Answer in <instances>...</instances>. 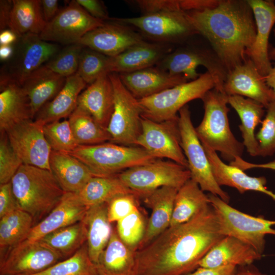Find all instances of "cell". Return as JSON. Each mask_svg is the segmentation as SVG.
I'll return each mask as SVG.
<instances>
[{
    "instance_id": "ab89813d",
    "label": "cell",
    "mask_w": 275,
    "mask_h": 275,
    "mask_svg": "<svg viewBox=\"0 0 275 275\" xmlns=\"http://www.w3.org/2000/svg\"><path fill=\"white\" fill-rule=\"evenodd\" d=\"M77 144L93 145L111 142L107 129L100 125L88 112L76 106L68 119Z\"/></svg>"
},
{
    "instance_id": "1f68e13d",
    "label": "cell",
    "mask_w": 275,
    "mask_h": 275,
    "mask_svg": "<svg viewBox=\"0 0 275 275\" xmlns=\"http://www.w3.org/2000/svg\"><path fill=\"white\" fill-rule=\"evenodd\" d=\"M0 131L34 120L28 95L22 86L10 82L0 86Z\"/></svg>"
},
{
    "instance_id": "f6af8a7d",
    "label": "cell",
    "mask_w": 275,
    "mask_h": 275,
    "mask_svg": "<svg viewBox=\"0 0 275 275\" xmlns=\"http://www.w3.org/2000/svg\"><path fill=\"white\" fill-rule=\"evenodd\" d=\"M83 46L76 43L61 49L44 66L54 73L68 77L77 71Z\"/></svg>"
},
{
    "instance_id": "484cf974",
    "label": "cell",
    "mask_w": 275,
    "mask_h": 275,
    "mask_svg": "<svg viewBox=\"0 0 275 275\" xmlns=\"http://www.w3.org/2000/svg\"><path fill=\"white\" fill-rule=\"evenodd\" d=\"M114 92L109 73L100 76L80 94L77 106L88 112L107 128L113 112Z\"/></svg>"
},
{
    "instance_id": "44dd1931",
    "label": "cell",
    "mask_w": 275,
    "mask_h": 275,
    "mask_svg": "<svg viewBox=\"0 0 275 275\" xmlns=\"http://www.w3.org/2000/svg\"><path fill=\"white\" fill-rule=\"evenodd\" d=\"M118 74L123 85L138 99L189 81L183 75L171 74L156 66Z\"/></svg>"
},
{
    "instance_id": "bcb514c9",
    "label": "cell",
    "mask_w": 275,
    "mask_h": 275,
    "mask_svg": "<svg viewBox=\"0 0 275 275\" xmlns=\"http://www.w3.org/2000/svg\"><path fill=\"white\" fill-rule=\"evenodd\" d=\"M0 135V184L10 182L23 163L4 131Z\"/></svg>"
},
{
    "instance_id": "836d02e7",
    "label": "cell",
    "mask_w": 275,
    "mask_h": 275,
    "mask_svg": "<svg viewBox=\"0 0 275 275\" xmlns=\"http://www.w3.org/2000/svg\"><path fill=\"white\" fill-rule=\"evenodd\" d=\"M83 219L87 228L88 254L91 261L96 264L114 230L108 220L107 203L89 207Z\"/></svg>"
},
{
    "instance_id": "8fae6325",
    "label": "cell",
    "mask_w": 275,
    "mask_h": 275,
    "mask_svg": "<svg viewBox=\"0 0 275 275\" xmlns=\"http://www.w3.org/2000/svg\"><path fill=\"white\" fill-rule=\"evenodd\" d=\"M114 92V110L107 127L110 142L136 146L142 131V111L139 100L121 81L119 74L109 73Z\"/></svg>"
},
{
    "instance_id": "8d00e7d4",
    "label": "cell",
    "mask_w": 275,
    "mask_h": 275,
    "mask_svg": "<svg viewBox=\"0 0 275 275\" xmlns=\"http://www.w3.org/2000/svg\"><path fill=\"white\" fill-rule=\"evenodd\" d=\"M127 193H136L126 186L116 175L94 176L79 191L74 194L83 205L90 207L107 203L114 197Z\"/></svg>"
},
{
    "instance_id": "f35d334b",
    "label": "cell",
    "mask_w": 275,
    "mask_h": 275,
    "mask_svg": "<svg viewBox=\"0 0 275 275\" xmlns=\"http://www.w3.org/2000/svg\"><path fill=\"white\" fill-rule=\"evenodd\" d=\"M33 227L34 222L31 215L20 209L1 218V256L25 240Z\"/></svg>"
},
{
    "instance_id": "d4e9b609",
    "label": "cell",
    "mask_w": 275,
    "mask_h": 275,
    "mask_svg": "<svg viewBox=\"0 0 275 275\" xmlns=\"http://www.w3.org/2000/svg\"><path fill=\"white\" fill-rule=\"evenodd\" d=\"M209 159L213 176L220 186L225 185L236 188L239 193L255 191L266 194L275 200V193L267 189L265 177H251L244 171L225 163L216 152L202 145Z\"/></svg>"
},
{
    "instance_id": "e0dca14e",
    "label": "cell",
    "mask_w": 275,
    "mask_h": 275,
    "mask_svg": "<svg viewBox=\"0 0 275 275\" xmlns=\"http://www.w3.org/2000/svg\"><path fill=\"white\" fill-rule=\"evenodd\" d=\"M43 126L34 120H29L5 132L13 149L23 164L50 171L51 149L45 137Z\"/></svg>"
},
{
    "instance_id": "9f6ffc18",
    "label": "cell",
    "mask_w": 275,
    "mask_h": 275,
    "mask_svg": "<svg viewBox=\"0 0 275 275\" xmlns=\"http://www.w3.org/2000/svg\"><path fill=\"white\" fill-rule=\"evenodd\" d=\"M230 164L234 166L243 171L254 168L269 169L275 171V160L264 163H254L249 162L243 160L241 157H238L233 161L231 162Z\"/></svg>"
},
{
    "instance_id": "7a4b0ae2",
    "label": "cell",
    "mask_w": 275,
    "mask_h": 275,
    "mask_svg": "<svg viewBox=\"0 0 275 275\" xmlns=\"http://www.w3.org/2000/svg\"><path fill=\"white\" fill-rule=\"evenodd\" d=\"M186 13L193 27L208 40L228 72L245 62L246 52L256 35L254 15L247 1H220L213 8Z\"/></svg>"
},
{
    "instance_id": "30bf717a",
    "label": "cell",
    "mask_w": 275,
    "mask_h": 275,
    "mask_svg": "<svg viewBox=\"0 0 275 275\" xmlns=\"http://www.w3.org/2000/svg\"><path fill=\"white\" fill-rule=\"evenodd\" d=\"M117 176L141 198L146 194L164 186L179 189L191 178L187 168L170 160L161 159L132 167Z\"/></svg>"
},
{
    "instance_id": "b9f144b4",
    "label": "cell",
    "mask_w": 275,
    "mask_h": 275,
    "mask_svg": "<svg viewBox=\"0 0 275 275\" xmlns=\"http://www.w3.org/2000/svg\"><path fill=\"white\" fill-rule=\"evenodd\" d=\"M116 223V229L121 240L130 248L137 251L144 237L147 224L141 208Z\"/></svg>"
},
{
    "instance_id": "f907efd6",
    "label": "cell",
    "mask_w": 275,
    "mask_h": 275,
    "mask_svg": "<svg viewBox=\"0 0 275 275\" xmlns=\"http://www.w3.org/2000/svg\"><path fill=\"white\" fill-rule=\"evenodd\" d=\"M20 209L14 195L11 181L0 184V218Z\"/></svg>"
},
{
    "instance_id": "f5cc1de1",
    "label": "cell",
    "mask_w": 275,
    "mask_h": 275,
    "mask_svg": "<svg viewBox=\"0 0 275 275\" xmlns=\"http://www.w3.org/2000/svg\"><path fill=\"white\" fill-rule=\"evenodd\" d=\"M237 266L228 265L216 267H198L193 271L185 275H236Z\"/></svg>"
},
{
    "instance_id": "4316f807",
    "label": "cell",
    "mask_w": 275,
    "mask_h": 275,
    "mask_svg": "<svg viewBox=\"0 0 275 275\" xmlns=\"http://www.w3.org/2000/svg\"><path fill=\"white\" fill-rule=\"evenodd\" d=\"M261 257L262 255L249 244L233 236H225L201 260L199 267H243L251 265Z\"/></svg>"
},
{
    "instance_id": "7402d4cb",
    "label": "cell",
    "mask_w": 275,
    "mask_h": 275,
    "mask_svg": "<svg viewBox=\"0 0 275 275\" xmlns=\"http://www.w3.org/2000/svg\"><path fill=\"white\" fill-rule=\"evenodd\" d=\"M178 190L175 187L164 186L141 197L151 210V213L138 250L146 246L170 227Z\"/></svg>"
},
{
    "instance_id": "74e56055",
    "label": "cell",
    "mask_w": 275,
    "mask_h": 275,
    "mask_svg": "<svg viewBox=\"0 0 275 275\" xmlns=\"http://www.w3.org/2000/svg\"><path fill=\"white\" fill-rule=\"evenodd\" d=\"M87 240V228L82 219L52 232L38 241L59 253L64 260L74 255Z\"/></svg>"
},
{
    "instance_id": "2e32d148",
    "label": "cell",
    "mask_w": 275,
    "mask_h": 275,
    "mask_svg": "<svg viewBox=\"0 0 275 275\" xmlns=\"http://www.w3.org/2000/svg\"><path fill=\"white\" fill-rule=\"evenodd\" d=\"M63 257L39 241L24 240L0 257V275H31L40 272Z\"/></svg>"
},
{
    "instance_id": "816d5d0a",
    "label": "cell",
    "mask_w": 275,
    "mask_h": 275,
    "mask_svg": "<svg viewBox=\"0 0 275 275\" xmlns=\"http://www.w3.org/2000/svg\"><path fill=\"white\" fill-rule=\"evenodd\" d=\"M92 16L102 20L110 19L106 8L103 2L98 0H76Z\"/></svg>"
},
{
    "instance_id": "680465c9",
    "label": "cell",
    "mask_w": 275,
    "mask_h": 275,
    "mask_svg": "<svg viewBox=\"0 0 275 275\" xmlns=\"http://www.w3.org/2000/svg\"><path fill=\"white\" fill-rule=\"evenodd\" d=\"M18 36L11 30L6 29L1 32L0 44L12 45L17 40Z\"/></svg>"
},
{
    "instance_id": "7c38bea8",
    "label": "cell",
    "mask_w": 275,
    "mask_h": 275,
    "mask_svg": "<svg viewBox=\"0 0 275 275\" xmlns=\"http://www.w3.org/2000/svg\"><path fill=\"white\" fill-rule=\"evenodd\" d=\"M199 66L205 67L211 74L215 82L214 89L224 93V85L228 72L213 51L180 48L168 53L156 65L171 74L183 75L188 81L195 80L200 76L197 72Z\"/></svg>"
},
{
    "instance_id": "d590c367",
    "label": "cell",
    "mask_w": 275,
    "mask_h": 275,
    "mask_svg": "<svg viewBox=\"0 0 275 275\" xmlns=\"http://www.w3.org/2000/svg\"><path fill=\"white\" fill-rule=\"evenodd\" d=\"M47 23L44 19L40 0H13L9 28L17 36L40 35Z\"/></svg>"
},
{
    "instance_id": "db71d44e",
    "label": "cell",
    "mask_w": 275,
    "mask_h": 275,
    "mask_svg": "<svg viewBox=\"0 0 275 275\" xmlns=\"http://www.w3.org/2000/svg\"><path fill=\"white\" fill-rule=\"evenodd\" d=\"M219 2L216 0H180V6L184 12L200 11L215 7Z\"/></svg>"
},
{
    "instance_id": "6da1fadb",
    "label": "cell",
    "mask_w": 275,
    "mask_h": 275,
    "mask_svg": "<svg viewBox=\"0 0 275 275\" xmlns=\"http://www.w3.org/2000/svg\"><path fill=\"white\" fill-rule=\"evenodd\" d=\"M224 236L221 219L210 204L185 223L171 226L136 251L140 275H185L199 266Z\"/></svg>"
},
{
    "instance_id": "603a6c76",
    "label": "cell",
    "mask_w": 275,
    "mask_h": 275,
    "mask_svg": "<svg viewBox=\"0 0 275 275\" xmlns=\"http://www.w3.org/2000/svg\"><path fill=\"white\" fill-rule=\"evenodd\" d=\"M170 50L167 44L144 41L115 57H109L107 71L120 74L154 66Z\"/></svg>"
},
{
    "instance_id": "91938a15",
    "label": "cell",
    "mask_w": 275,
    "mask_h": 275,
    "mask_svg": "<svg viewBox=\"0 0 275 275\" xmlns=\"http://www.w3.org/2000/svg\"><path fill=\"white\" fill-rule=\"evenodd\" d=\"M13 53L12 45H3L0 46V59L4 62L8 60Z\"/></svg>"
},
{
    "instance_id": "5b68a950",
    "label": "cell",
    "mask_w": 275,
    "mask_h": 275,
    "mask_svg": "<svg viewBox=\"0 0 275 275\" xmlns=\"http://www.w3.org/2000/svg\"><path fill=\"white\" fill-rule=\"evenodd\" d=\"M90 170L94 176L110 177L156 159L143 148L110 142L80 145L69 153Z\"/></svg>"
},
{
    "instance_id": "681fc988",
    "label": "cell",
    "mask_w": 275,
    "mask_h": 275,
    "mask_svg": "<svg viewBox=\"0 0 275 275\" xmlns=\"http://www.w3.org/2000/svg\"><path fill=\"white\" fill-rule=\"evenodd\" d=\"M133 3L142 11L143 15L165 11H182L180 6V0H137Z\"/></svg>"
},
{
    "instance_id": "277c9868",
    "label": "cell",
    "mask_w": 275,
    "mask_h": 275,
    "mask_svg": "<svg viewBox=\"0 0 275 275\" xmlns=\"http://www.w3.org/2000/svg\"><path fill=\"white\" fill-rule=\"evenodd\" d=\"M228 97L225 93L215 89L204 95L201 99L204 105V116L195 130L202 145L219 152L222 157L230 163L241 157L245 147L231 130Z\"/></svg>"
},
{
    "instance_id": "4fadbf2b",
    "label": "cell",
    "mask_w": 275,
    "mask_h": 275,
    "mask_svg": "<svg viewBox=\"0 0 275 275\" xmlns=\"http://www.w3.org/2000/svg\"><path fill=\"white\" fill-rule=\"evenodd\" d=\"M113 19L138 28L145 36L157 43L179 42L198 34L190 23L186 12L183 11H165L136 17Z\"/></svg>"
},
{
    "instance_id": "f546056e",
    "label": "cell",
    "mask_w": 275,
    "mask_h": 275,
    "mask_svg": "<svg viewBox=\"0 0 275 275\" xmlns=\"http://www.w3.org/2000/svg\"><path fill=\"white\" fill-rule=\"evenodd\" d=\"M49 166L51 172L65 193L79 191L94 177L87 167L68 153L51 150Z\"/></svg>"
},
{
    "instance_id": "5bb4252c",
    "label": "cell",
    "mask_w": 275,
    "mask_h": 275,
    "mask_svg": "<svg viewBox=\"0 0 275 275\" xmlns=\"http://www.w3.org/2000/svg\"><path fill=\"white\" fill-rule=\"evenodd\" d=\"M136 146L143 148L155 158H168L188 169L187 161L181 146L178 116L162 122L142 116V131Z\"/></svg>"
},
{
    "instance_id": "11a10c76",
    "label": "cell",
    "mask_w": 275,
    "mask_h": 275,
    "mask_svg": "<svg viewBox=\"0 0 275 275\" xmlns=\"http://www.w3.org/2000/svg\"><path fill=\"white\" fill-rule=\"evenodd\" d=\"M58 3L57 0H41L42 12L46 23L52 20L59 12Z\"/></svg>"
},
{
    "instance_id": "6125c7cd",
    "label": "cell",
    "mask_w": 275,
    "mask_h": 275,
    "mask_svg": "<svg viewBox=\"0 0 275 275\" xmlns=\"http://www.w3.org/2000/svg\"><path fill=\"white\" fill-rule=\"evenodd\" d=\"M266 82L267 85L275 93V64L268 73L265 77Z\"/></svg>"
},
{
    "instance_id": "e575fe53",
    "label": "cell",
    "mask_w": 275,
    "mask_h": 275,
    "mask_svg": "<svg viewBox=\"0 0 275 275\" xmlns=\"http://www.w3.org/2000/svg\"><path fill=\"white\" fill-rule=\"evenodd\" d=\"M210 204L208 195L190 178L177 191L170 226L188 222Z\"/></svg>"
},
{
    "instance_id": "ee69618b",
    "label": "cell",
    "mask_w": 275,
    "mask_h": 275,
    "mask_svg": "<svg viewBox=\"0 0 275 275\" xmlns=\"http://www.w3.org/2000/svg\"><path fill=\"white\" fill-rule=\"evenodd\" d=\"M109 57L84 47L80 53L77 73L88 85L107 71Z\"/></svg>"
},
{
    "instance_id": "3957f363",
    "label": "cell",
    "mask_w": 275,
    "mask_h": 275,
    "mask_svg": "<svg viewBox=\"0 0 275 275\" xmlns=\"http://www.w3.org/2000/svg\"><path fill=\"white\" fill-rule=\"evenodd\" d=\"M11 183L19 208L31 215L34 226L59 204L65 194L51 171L29 164L21 165Z\"/></svg>"
},
{
    "instance_id": "7bdbcfd3",
    "label": "cell",
    "mask_w": 275,
    "mask_h": 275,
    "mask_svg": "<svg viewBox=\"0 0 275 275\" xmlns=\"http://www.w3.org/2000/svg\"><path fill=\"white\" fill-rule=\"evenodd\" d=\"M43 131L51 150L69 153L79 146L75 140L68 120L45 124Z\"/></svg>"
},
{
    "instance_id": "ffe728a7",
    "label": "cell",
    "mask_w": 275,
    "mask_h": 275,
    "mask_svg": "<svg viewBox=\"0 0 275 275\" xmlns=\"http://www.w3.org/2000/svg\"><path fill=\"white\" fill-rule=\"evenodd\" d=\"M254 15L256 35L254 42L246 52L260 74L266 77L272 66L268 52L269 37L275 24V3L271 1L248 0Z\"/></svg>"
},
{
    "instance_id": "60d3db41",
    "label": "cell",
    "mask_w": 275,
    "mask_h": 275,
    "mask_svg": "<svg viewBox=\"0 0 275 275\" xmlns=\"http://www.w3.org/2000/svg\"><path fill=\"white\" fill-rule=\"evenodd\" d=\"M31 275H99L96 264L90 259L87 243L72 256L46 269Z\"/></svg>"
},
{
    "instance_id": "9c48e42d",
    "label": "cell",
    "mask_w": 275,
    "mask_h": 275,
    "mask_svg": "<svg viewBox=\"0 0 275 275\" xmlns=\"http://www.w3.org/2000/svg\"><path fill=\"white\" fill-rule=\"evenodd\" d=\"M210 204L218 214L225 236L243 241L262 255L265 248V237L275 235V221L253 216L230 206L217 196L208 195Z\"/></svg>"
},
{
    "instance_id": "94428289",
    "label": "cell",
    "mask_w": 275,
    "mask_h": 275,
    "mask_svg": "<svg viewBox=\"0 0 275 275\" xmlns=\"http://www.w3.org/2000/svg\"><path fill=\"white\" fill-rule=\"evenodd\" d=\"M251 265L242 267V268L238 270L236 275H267Z\"/></svg>"
},
{
    "instance_id": "d6986e66",
    "label": "cell",
    "mask_w": 275,
    "mask_h": 275,
    "mask_svg": "<svg viewBox=\"0 0 275 275\" xmlns=\"http://www.w3.org/2000/svg\"><path fill=\"white\" fill-rule=\"evenodd\" d=\"M224 91L228 96L238 95L255 100L265 108L275 100V93L267 85L265 77L248 58L228 72Z\"/></svg>"
},
{
    "instance_id": "83f0119b",
    "label": "cell",
    "mask_w": 275,
    "mask_h": 275,
    "mask_svg": "<svg viewBox=\"0 0 275 275\" xmlns=\"http://www.w3.org/2000/svg\"><path fill=\"white\" fill-rule=\"evenodd\" d=\"M136 251L121 240L114 228L96 264L99 275H140Z\"/></svg>"
},
{
    "instance_id": "8992f818",
    "label": "cell",
    "mask_w": 275,
    "mask_h": 275,
    "mask_svg": "<svg viewBox=\"0 0 275 275\" xmlns=\"http://www.w3.org/2000/svg\"><path fill=\"white\" fill-rule=\"evenodd\" d=\"M214 88V79L207 71L195 80L138 99L142 116L156 122L176 119L178 116L177 113L188 102L201 99L208 91Z\"/></svg>"
},
{
    "instance_id": "4dcf8cb0",
    "label": "cell",
    "mask_w": 275,
    "mask_h": 275,
    "mask_svg": "<svg viewBox=\"0 0 275 275\" xmlns=\"http://www.w3.org/2000/svg\"><path fill=\"white\" fill-rule=\"evenodd\" d=\"M66 78L43 65L24 80L21 86L29 99L34 119L37 112L59 93Z\"/></svg>"
},
{
    "instance_id": "d6a6232c",
    "label": "cell",
    "mask_w": 275,
    "mask_h": 275,
    "mask_svg": "<svg viewBox=\"0 0 275 275\" xmlns=\"http://www.w3.org/2000/svg\"><path fill=\"white\" fill-rule=\"evenodd\" d=\"M228 104L235 110L241 120L239 128L244 147L251 156H259V143L255 130L262 122L265 108L255 100L238 95L228 96Z\"/></svg>"
},
{
    "instance_id": "6f0895ef",
    "label": "cell",
    "mask_w": 275,
    "mask_h": 275,
    "mask_svg": "<svg viewBox=\"0 0 275 275\" xmlns=\"http://www.w3.org/2000/svg\"><path fill=\"white\" fill-rule=\"evenodd\" d=\"M12 1H0V30L1 32L9 28V23Z\"/></svg>"
},
{
    "instance_id": "f1b7e54d",
    "label": "cell",
    "mask_w": 275,
    "mask_h": 275,
    "mask_svg": "<svg viewBox=\"0 0 275 275\" xmlns=\"http://www.w3.org/2000/svg\"><path fill=\"white\" fill-rule=\"evenodd\" d=\"M87 85L77 73L67 77L59 93L37 112L34 120L44 125L69 117L76 108L78 97Z\"/></svg>"
},
{
    "instance_id": "9a60e30c",
    "label": "cell",
    "mask_w": 275,
    "mask_h": 275,
    "mask_svg": "<svg viewBox=\"0 0 275 275\" xmlns=\"http://www.w3.org/2000/svg\"><path fill=\"white\" fill-rule=\"evenodd\" d=\"M104 22L92 16L73 0L47 23L39 36L44 41L67 46L77 43L87 33Z\"/></svg>"
},
{
    "instance_id": "cb8c5ba5",
    "label": "cell",
    "mask_w": 275,
    "mask_h": 275,
    "mask_svg": "<svg viewBox=\"0 0 275 275\" xmlns=\"http://www.w3.org/2000/svg\"><path fill=\"white\" fill-rule=\"evenodd\" d=\"M88 208L79 201L74 193H65L59 204L32 228L25 240L38 241L60 228L82 221Z\"/></svg>"
},
{
    "instance_id": "c3c4849f",
    "label": "cell",
    "mask_w": 275,
    "mask_h": 275,
    "mask_svg": "<svg viewBox=\"0 0 275 275\" xmlns=\"http://www.w3.org/2000/svg\"><path fill=\"white\" fill-rule=\"evenodd\" d=\"M139 195L127 193L118 195L107 203V214L111 223L118 222L140 208Z\"/></svg>"
},
{
    "instance_id": "ac0fdd59",
    "label": "cell",
    "mask_w": 275,
    "mask_h": 275,
    "mask_svg": "<svg viewBox=\"0 0 275 275\" xmlns=\"http://www.w3.org/2000/svg\"><path fill=\"white\" fill-rule=\"evenodd\" d=\"M87 33L77 43L84 47L114 57L145 40L126 24L113 18Z\"/></svg>"
},
{
    "instance_id": "ba28073f",
    "label": "cell",
    "mask_w": 275,
    "mask_h": 275,
    "mask_svg": "<svg viewBox=\"0 0 275 275\" xmlns=\"http://www.w3.org/2000/svg\"><path fill=\"white\" fill-rule=\"evenodd\" d=\"M178 125L181 146L187 161L191 179L203 191L217 196L228 203L230 196L215 180L205 150L193 125L187 105L179 112Z\"/></svg>"
},
{
    "instance_id": "52a82bcc",
    "label": "cell",
    "mask_w": 275,
    "mask_h": 275,
    "mask_svg": "<svg viewBox=\"0 0 275 275\" xmlns=\"http://www.w3.org/2000/svg\"><path fill=\"white\" fill-rule=\"evenodd\" d=\"M13 46L12 57L1 67L0 86L10 82L21 85L61 49L59 44L44 41L34 34L18 37Z\"/></svg>"
},
{
    "instance_id": "be15d7a7",
    "label": "cell",
    "mask_w": 275,
    "mask_h": 275,
    "mask_svg": "<svg viewBox=\"0 0 275 275\" xmlns=\"http://www.w3.org/2000/svg\"><path fill=\"white\" fill-rule=\"evenodd\" d=\"M269 58L275 59V47L270 51L269 53Z\"/></svg>"
},
{
    "instance_id": "7dc6e473",
    "label": "cell",
    "mask_w": 275,
    "mask_h": 275,
    "mask_svg": "<svg viewBox=\"0 0 275 275\" xmlns=\"http://www.w3.org/2000/svg\"><path fill=\"white\" fill-rule=\"evenodd\" d=\"M261 127L256 135L259 143V156L266 157L275 153V100L266 108Z\"/></svg>"
}]
</instances>
